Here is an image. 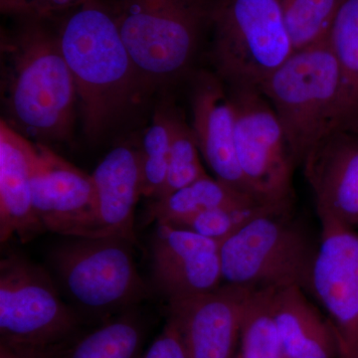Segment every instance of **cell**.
<instances>
[{"label":"cell","instance_id":"32","mask_svg":"<svg viewBox=\"0 0 358 358\" xmlns=\"http://www.w3.org/2000/svg\"><path fill=\"white\" fill-rule=\"evenodd\" d=\"M282 358H286V357H282Z\"/></svg>","mask_w":358,"mask_h":358},{"label":"cell","instance_id":"8","mask_svg":"<svg viewBox=\"0 0 358 358\" xmlns=\"http://www.w3.org/2000/svg\"><path fill=\"white\" fill-rule=\"evenodd\" d=\"M76 313L61 299L50 275L20 253L0 261V343L58 350L76 333Z\"/></svg>","mask_w":358,"mask_h":358},{"label":"cell","instance_id":"26","mask_svg":"<svg viewBox=\"0 0 358 358\" xmlns=\"http://www.w3.org/2000/svg\"><path fill=\"white\" fill-rule=\"evenodd\" d=\"M268 206L274 205L256 202L241 206L218 207L199 212L171 226L192 231L221 245Z\"/></svg>","mask_w":358,"mask_h":358},{"label":"cell","instance_id":"24","mask_svg":"<svg viewBox=\"0 0 358 358\" xmlns=\"http://www.w3.org/2000/svg\"><path fill=\"white\" fill-rule=\"evenodd\" d=\"M343 0H281L282 13L294 50L329 39Z\"/></svg>","mask_w":358,"mask_h":358},{"label":"cell","instance_id":"18","mask_svg":"<svg viewBox=\"0 0 358 358\" xmlns=\"http://www.w3.org/2000/svg\"><path fill=\"white\" fill-rule=\"evenodd\" d=\"M298 286L274 289L273 315L286 358H338L341 346L331 320Z\"/></svg>","mask_w":358,"mask_h":358},{"label":"cell","instance_id":"22","mask_svg":"<svg viewBox=\"0 0 358 358\" xmlns=\"http://www.w3.org/2000/svg\"><path fill=\"white\" fill-rule=\"evenodd\" d=\"M274 289H254L240 327L239 358H282V345L272 310Z\"/></svg>","mask_w":358,"mask_h":358},{"label":"cell","instance_id":"10","mask_svg":"<svg viewBox=\"0 0 358 358\" xmlns=\"http://www.w3.org/2000/svg\"><path fill=\"white\" fill-rule=\"evenodd\" d=\"M32 199L45 232L65 237L102 236L92 174L41 143H35Z\"/></svg>","mask_w":358,"mask_h":358},{"label":"cell","instance_id":"28","mask_svg":"<svg viewBox=\"0 0 358 358\" xmlns=\"http://www.w3.org/2000/svg\"><path fill=\"white\" fill-rule=\"evenodd\" d=\"M140 358H189L182 339L173 322L167 320L164 329Z\"/></svg>","mask_w":358,"mask_h":358},{"label":"cell","instance_id":"21","mask_svg":"<svg viewBox=\"0 0 358 358\" xmlns=\"http://www.w3.org/2000/svg\"><path fill=\"white\" fill-rule=\"evenodd\" d=\"M143 339L141 320L124 313L79 339L62 358H140Z\"/></svg>","mask_w":358,"mask_h":358},{"label":"cell","instance_id":"5","mask_svg":"<svg viewBox=\"0 0 358 358\" xmlns=\"http://www.w3.org/2000/svg\"><path fill=\"white\" fill-rule=\"evenodd\" d=\"M286 134L294 164L336 129L341 70L329 39L294 51L260 85Z\"/></svg>","mask_w":358,"mask_h":358},{"label":"cell","instance_id":"23","mask_svg":"<svg viewBox=\"0 0 358 358\" xmlns=\"http://www.w3.org/2000/svg\"><path fill=\"white\" fill-rule=\"evenodd\" d=\"M173 112L167 108L157 110L138 148L143 196L152 200L159 197L166 180L173 141Z\"/></svg>","mask_w":358,"mask_h":358},{"label":"cell","instance_id":"27","mask_svg":"<svg viewBox=\"0 0 358 358\" xmlns=\"http://www.w3.org/2000/svg\"><path fill=\"white\" fill-rule=\"evenodd\" d=\"M99 0H0V10L15 20L55 22L79 7Z\"/></svg>","mask_w":358,"mask_h":358},{"label":"cell","instance_id":"14","mask_svg":"<svg viewBox=\"0 0 358 358\" xmlns=\"http://www.w3.org/2000/svg\"><path fill=\"white\" fill-rule=\"evenodd\" d=\"M320 217L358 227V131L334 129L303 164Z\"/></svg>","mask_w":358,"mask_h":358},{"label":"cell","instance_id":"4","mask_svg":"<svg viewBox=\"0 0 358 358\" xmlns=\"http://www.w3.org/2000/svg\"><path fill=\"white\" fill-rule=\"evenodd\" d=\"M319 246L294 205L268 206L220 245L223 282L252 289L298 286L312 294Z\"/></svg>","mask_w":358,"mask_h":358},{"label":"cell","instance_id":"20","mask_svg":"<svg viewBox=\"0 0 358 358\" xmlns=\"http://www.w3.org/2000/svg\"><path fill=\"white\" fill-rule=\"evenodd\" d=\"M256 202L259 201L208 174L164 199L152 200L148 216L157 224L173 225L208 209Z\"/></svg>","mask_w":358,"mask_h":358},{"label":"cell","instance_id":"3","mask_svg":"<svg viewBox=\"0 0 358 358\" xmlns=\"http://www.w3.org/2000/svg\"><path fill=\"white\" fill-rule=\"evenodd\" d=\"M141 86L189 73L218 0H108Z\"/></svg>","mask_w":358,"mask_h":358},{"label":"cell","instance_id":"19","mask_svg":"<svg viewBox=\"0 0 358 358\" xmlns=\"http://www.w3.org/2000/svg\"><path fill=\"white\" fill-rule=\"evenodd\" d=\"M341 77L336 129L358 131V0H343L329 36Z\"/></svg>","mask_w":358,"mask_h":358},{"label":"cell","instance_id":"31","mask_svg":"<svg viewBox=\"0 0 358 358\" xmlns=\"http://www.w3.org/2000/svg\"><path fill=\"white\" fill-rule=\"evenodd\" d=\"M235 358H239V357H238V353H237L236 357H235Z\"/></svg>","mask_w":358,"mask_h":358},{"label":"cell","instance_id":"25","mask_svg":"<svg viewBox=\"0 0 358 358\" xmlns=\"http://www.w3.org/2000/svg\"><path fill=\"white\" fill-rule=\"evenodd\" d=\"M201 154L192 128L173 112V141L166 183L157 199H164L190 183L208 176L201 164Z\"/></svg>","mask_w":358,"mask_h":358},{"label":"cell","instance_id":"1","mask_svg":"<svg viewBox=\"0 0 358 358\" xmlns=\"http://www.w3.org/2000/svg\"><path fill=\"white\" fill-rule=\"evenodd\" d=\"M15 21L13 30L2 33L0 45L2 120L36 143L68 140L77 91L55 24Z\"/></svg>","mask_w":358,"mask_h":358},{"label":"cell","instance_id":"7","mask_svg":"<svg viewBox=\"0 0 358 358\" xmlns=\"http://www.w3.org/2000/svg\"><path fill=\"white\" fill-rule=\"evenodd\" d=\"M68 238L52 250L51 264L80 308L109 313L147 299L131 242L117 236Z\"/></svg>","mask_w":358,"mask_h":358},{"label":"cell","instance_id":"11","mask_svg":"<svg viewBox=\"0 0 358 358\" xmlns=\"http://www.w3.org/2000/svg\"><path fill=\"white\" fill-rule=\"evenodd\" d=\"M320 221L312 294L333 322L339 355L358 352V233L334 218L320 217Z\"/></svg>","mask_w":358,"mask_h":358},{"label":"cell","instance_id":"29","mask_svg":"<svg viewBox=\"0 0 358 358\" xmlns=\"http://www.w3.org/2000/svg\"><path fill=\"white\" fill-rule=\"evenodd\" d=\"M0 358H62L58 350L16 348L0 343Z\"/></svg>","mask_w":358,"mask_h":358},{"label":"cell","instance_id":"2","mask_svg":"<svg viewBox=\"0 0 358 358\" xmlns=\"http://www.w3.org/2000/svg\"><path fill=\"white\" fill-rule=\"evenodd\" d=\"M69 66L84 131L102 136L138 98L141 86L108 0L90 2L54 22Z\"/></svg>","mask_w":358,"mask_h":358},{"label":"cell","instance_id":"16","mask_svg":"<svg viewBox=\"0 0 358 358\" xmlns=\"http://www.w3.org/2000/svg\"><path fill=\"white\" fill-rule=\"evenodd\" d=\"M35 143L0 122V241L23 243L45 232L34 211L32 167Z\"/></svg>","mask_w":358,"mask_h":358},{"label":"cell","instance_id":"17","mask_svg":"<svg viewBox=\"0 0 358 358\" xmlns=\"http://www.w3.org/2000/svg\"><path fill=\"white\" fill-rule=\"evenodd\" d=\"M95 185L102 236H117L136 243L134 210L143 196L140 150L117 145L92 174Z\"/></svg>","mask_w":358,"mask_h":358},{"label":"cell","instance_id":"12","mask_svg":"<svg viewBox=\"0 0 358 358\" xmlns=\"http://www.w3.org/2000/svg\"><path fill=\"white\" fill-rule=\"evenodd\" d=\"M157 225L150 241L152 281L169 303L223 284L220 244L192 231Z\"/></svg>","mask_w":358,"mask_h":358},{"label":"cell","instance_id":"30","mask_svg":"<svg viewBox=\"0 0 358 358\" xmlns=\"http://www.w3.org/2000/svg\"><path fill=\"white\" fill-rule=\"evenodd\" d=\"M338 358H358V352L350 353V355H339Z\"/></svg>","mask_w":358,"mask_h":358},{"label":"cell","instance_id":"13","mask_svg":"<svg viewBox=\"0 0 358 358\" xmlns=\"http://www.w3.org/2000/svg\"><path fill=\"white\" fill-rule=\"evenodd\" d=\"M254 289L223 282L208 293L169 303V320L188 357H236L242 317Z\"/></svg>","mask_w":358,"mask_h":358},{"label":"cell","instance_id":"15","mask_svg":"<svg viewBox=\"0 0 358 358\" xmlns=\"http://www.w3.org/2000/svg\"><path fill=\"white\" fill-rule=\"evenodd\" d=\"M192 112L200 154L214 178L252 196L238 164L229 91L215 73L201 71L193 77Z\"/></svg>","mask_w":358,"mask_h":358},{"label":"cell","instance_id":"9","mask_svg":"<svg viewBox=\"0 0 358 358\" xmlns=\"http://www.w3.org/2000/svg\"><path fill=\"white\" fill-rule=\"evenodd\" d=\"M228 91L238 164L250 193L263 204L294 205L296 166L272 105L257 87H228Z\"/></svg>","mask_w":358,"mask_h":358},{"label":"cell","instance_id":"6","mask_svg":"<svg viewBox=\"0 0 358 358\" xmlns=\"http://www.w3.org/2000/svg\"><path fill=\"white\" fill-rule=\"evenodd\" d=\"M213 72L228 87H257L294 53L281 0H218Z\"/></svg>","mask_w":358,"mask_h":358}]
</instances>
